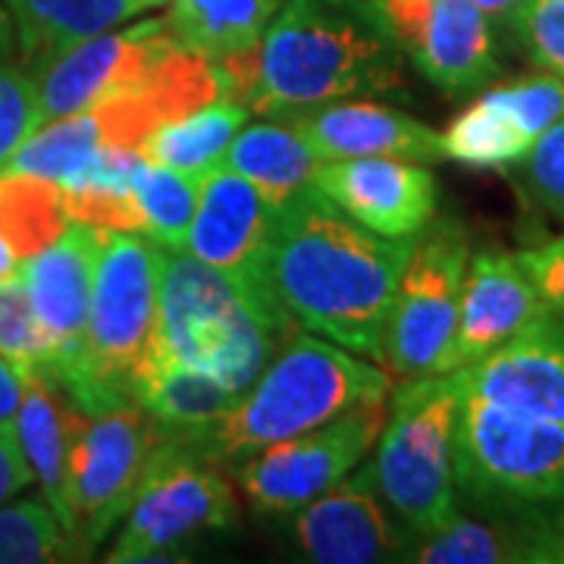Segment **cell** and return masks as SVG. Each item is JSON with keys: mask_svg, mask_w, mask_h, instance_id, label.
Segmentation results:
<instances>
[{"mask_svg": "<svg viewBox=\"0 0 564 564\" xmlns=\"http://www.w3.org/2000/svg\"><path fill=\"white\" fill-rule=\"evenodd\" d=\"M411 248L414 236L367 229L311 182L273 210L263 276L307 333L383 364L386 323Z\"/></svg>", "mask_w": 564, "mask_h": 564, "instance_id": "6da1fadb", "label": "cell"}, {"mask_svg": "<svg viewBox=\"0 0 564 564\" xmlns=\"http://www.w3.org/2000/svg\"><path fill=\"white\" fill-rule=\"evenodd\" d=\"M220 66L226 98L258 117L404 91V54L377 0H282L258 47Z\"/></svg>", "mask_w": 564, "mask_h": 564, "instance_id": "7a4b0ae2", "label": "cell"}, {"mask_svg": "<svg viewBox=\"0 0 564 564\" xmlns=\"http://www.w3.org/2000/svg\"><path fill=\"white\" fill-rule=\"evenodd\" d=\"M389 395L392 377L383 364L307 329L292 333L258 380L239 392L232 411L198 445V452L223 467H236L267 445L314 430L355 404Z\"/></svg>", "mask_w": 564, "mask_h": 564, "instance_id": "3957f363", "label": "cell"}, {"mask_svg": "<svg viewBox=\"0 0 564 564\" xmlns=\"http://www.w3.org/2000/svg\"><path fill=\"white\" fill-rule=\"evenodd\" d=\"M292 329L295 317L280 302L251 295L188 251L163 248L158 326L148 355L207 370L239 395Z\"/></svg>", "mask_w": 564, "mask_h": 564, "instance_id": "277c9868", "label": "cell"}, {"mask_svg": "<svg viewBox=\"0 0 564 564\" xmlns=\"http://www.w3.org/2000/svg\"><path fill=\"white\" fill-rule=\"evenodd\" d=\"M161 261V245L139 232L101 229L85 358L69 383H54L82 414L135 402L132 386L158 326Z\"/></svg>", "mask_w": 564, "mask_h": 564, "instance_id": "5b68a950", "label": "cell"}, {"mask_svg": "<svg viewBox=\"0 0 564 564\" xmlns=\"http://www.w3.org/2000/svg\"><path fill=\"white\" fill-rule=\"evenodd\" d=\"M462 389L455 373L411 377L389 399L383 433L373 445V477L383 499L411 533L426 540L458 514L455 423Z\"/></svg>", "mask_w": 564, "mask_h": 564, "instance_id": "8992f818", "label": "cell"}, {"mask_svg": "<svg viewBox=\"0 0 564 564\" xmlns=\"http://www.w3.org/2000/svg\"><path fill=\"white\" fill-rule=\"evenodd\" d=\"M455 489L470 511L564 505V423L462 395Z\"/></svg>", "mask_w": 564, "mask_h": 564, "instance_id": "52a82bcc", "label": "cell"}, {"mask_svg": "<svg viewBox=\"0 0 564 564\" xmlns=\"http://www.w3.org/2000/svg\"><path fill=\"white\" fill-rule=\"evenodd\" d=\"M236 502L223 464L180 440L158 436L107 562H176L185 545L236 524Z\"/></svg>", "mask_w": 564, "mask_h": 564, "instance_id": "ba28073f", "label": "cell"}, {"mask_svg": "<svg viewBox=\"0 0 564 564\" xmlns=\"http://www.w3.org/2000/svg\"><path fill=\"white\" fill-rule=\"evenodd\" d=\"M467 261V229L452 217L430 220L414 236L386 323L383 367L389 373L402 380L445 373V358L458 326Z\"/></svg>", "mask_w": 564, "mask_h": 564, "instance_id": "9c48e42d", "label": "cell"}, {"mask_svg": "<svg viewBox=\"0 0 564 564\" xmlns=\"http://www.w3.org/2000/svg\"><path fill=\"white\" fill-rule=\"evenodd\" d=\"M158 430L139 404L76 414L69 445V540L88 558L122 524Z\"/></svg>", "mask_w": 564, "mask_h": 564, "instance_id": "30bf717a", "label": "cell"}, {"mask_svg": "<svg viewBox=\"0 0 564 564\" xmlns=\"http://www.w3.org/2000/svg\"><path fill=\"white\" fill-rule=\"evenodd\" d=\"M389 399L355 404L333 421L248 455L232 467L242 496L261 514H292L361 467L383 433Z\"/></svg>", "mask_w": 564, "mask_h": 564, "instance_id": "8fae6325", "label": "cell"}, {"mask_svg": "<svg viewBox=\"0 0 564 564\" xmlns=\"http://www.w3.org/2000/svg\"><path fill=\"white\" fill-rule=\"evenodd\" d=\"M402 54L452 98L484 91L502 73L492 20L474 0H377Z\"/></svg>", "mask_w": 564, "mask_h": 564, "instance_id": "7c38bea8", "label": "cell"}, {"mask_svg": "<svg viewBox=\"0 0 564 564\" xmlns=\"http://www.w3.org/2000/svg\"><path fill=\"white\" fill-rule=\"evenodd\" d=\"M176 44L163 20L107 29L47 61L32 63L39 85V126L79 113L91 104L135 91Z\"/></svg>", "mask_w": 564, "mask_h": 564, "instance_id": "4fadbf2b", "label": "cell"}, {"mask_svg": "<svg viewBox=\"0 0 564 564\" xmlns=\"http://www.w3.org/2000/svg\"><path fill=\"white\" fill-rule=\"evenodd\" d=\"M285 518L292 545L317 564L404 562L414 545L383 499L370 462Z\"/></svg>", "mask_w": 564, "mask_h": 564, "instance_id": "5bb4252c", "label": "cell"}, {"mask_svg": "<svg viewBox=\"0 0 564 564\" xmlns=\"http://www.w3.org/2000/svg\"><path fill=\"white\" fill-rule=\"evenodd\" d=\"M564 117V82L533 73L486 88L445 126L443 158L474 170H511L524 161L533 141Z\"/></svg>", "mask_w": 564, "mask_h": 564, "instance_id": "9a60e30c", "label": "cell"}, {"mask_svg": "<svg viewBox=\"0 0 564 564\" xmlns=\"http://www.w3.org/2000/svg\"><path fill=\"white\" fill-rule=\"evenodd\" d=\"M98 236L101 229L73 220L61 239H54L39 254L20 263V276L25 280L41 333L51 348V361L44 373L57 386L69 383L85 358V333L98 267Z\"/></svg>", "mask_w": 564, "mask_h": 564, "instance_id": "2e32d148", "label": "cell"}, {"mask_svg": "<svg viewBox=\"0 0 564 564\" xmlns=\"http://www.w3.org/2000/svg\"><path fill=\"white\" fill-rule=\"evenodd\" d=\"M273 226V210L261 192L232 166L214 163L202 176L198 210L188 229L185 251L217 267L258 299L280 302L263 276V251Z\"/></svg>", "mask_w": 564, "mask_h": 564, "instance_id": "e0dca14e", "label": "cell"}, {"mask_svg": "<svg viewBox=\"0 0 564 564\" xmlns=\"http://www.w3.org/2000/svg\"><path fill=\"white\" fill-rule=\"evenodd\" d=\"M452 373L464 399L564 423V314L549 311L511 343Z\"/></svg>", "mask_w": 564, "mask_h": 564, "instance_id": "ac0fdd59", "label": "cell"}, {"mask_svg": "<svg viewBox=\"0 0 564 564\" xmlns=\"http://www.w3.org/2000/svg\"><path fill=\"white\" fill-rule=\"evenodd\" d=\"M314 185L351 220L389 239H411L436 217V176L421 161H323Z\"/></svg>", "mask_w": 564, "mask_h": 564, "instance_id": "d6986e66", "label": "cell"}, {"mask_svg": "<svg viewBox=\"0 0 564 564\" xmlns=\"http://www.w3.org/2000/svg\"><path fill=\"white\" fill-rule=\"evenodd\" d=\"M549 311L552 307L530 282L518 254H508L502 248H484L470 254L445 373L462 370L502 348Z\"/></svg>", "mask_w": 564, "mask_h": 564, "instance_id": "ffe728a7", "label": "cell"}, {"mask_svg": "<svg viewBox=\"0 0 564 564\" xmlns=\"http://www.w3.org/2000/svg\"><path fill=\"white\" fill-rule=\"evenodd\" d=\"M421 564H564V505L462 511L411 545Z\"/></svg>", "mask_w": 564, "mask_h": 564, "instance_id": "44dd1931", "label": "cell"}, {"mask_svg": "<svg viewBox=\"0 0 564 564\" xmlns=\"http://www.w3.org/2000/svg\"><path fill=\"white\" fill-rule=\"evenodd\" d=\"M321 161L345 158H402L436 163L443 158V135L426 122L389 104L364 98L329 101L280 113Z\"/></svg>", "mask_w": 564, "mask_h": 564, "instance_id": "7402d4cb", "label": "cell"}, {"mask_svg": "<svg viewBox=\"0 0 564 564\" xmlns=\"http://www.w3.org/2000/svg\"><path fill=\"white\" fill-rule=\"evenodd\" d=\"M132 399L151 417L158 436L198 448L232 411L239 395L207 370L148 355L132 386Z\"/></svg>", "mask_w": 564, "mask_h": 564, "instance_id": "603a6c76", "label": "cell"}, {"mask_svg": "<svg viewBox=\"0 0 564 564\" xmlns=\"http://www.w3.org/2000/svg\"><path fill=\"white\" fill-rule=\"evenodd\" d=\"M76 408L39 367H22V402L17 414L25 462L39 480L44 502L54 508L69 533V445L76 430ZM76 555V552H73Z\"/></svg>", "mask_w": 564, "mask_h": 564, "instance_id": "cb8c5ba5", "label": "cell"}, {"mask_svg": "<svg viewBox=\"0 0 564 564\" xmlns=\"http://www.w3.org/2000/svg\"><path fill=\"white\" fill-rule=\"evenodd\" d=\"M223 163L251 182L270 210H280L314 182L323 161L289 122L261 117L258 122H245L226 148Z\"/></svg>", "mask_w": 564, "mask_h": 564, "instance_id": "d4e9b609", "label": "cell"}, {"mask_svg": "<svg viewBox=\"0 0 564 564\" xmlns=\"http://www.w3.org/2000/svg\"><path fill=\"white\" fill-rule=\"evenodd\" d=\"M17 47L32 63L139 17L135 0H3Z\"/></svg>", "mask_w": 564, "mask_h": 564, "instance_id": "484cf974", "label": "cell"}, {"mask_svg": "<svg viewBox=\"0 0 564 564\" xmlns=\"http://www.w3.org/2000/svg\"><path fill=\"white\" fill-rule=\"evenodd\" d=\"M163 25L182 47L223 63L258 47L282 0H166Z\"/></svg>", "mask_w": 564, "mask_h": 564, "instance_id": "4316f807", "label": "cell"}, {"mask_svg": "<svg viewBox=\"0 0 564 564\" xmlns=\"http://www.w3.org/2000/svg\"><path fill=\"white\" fill-rule=\"evenodd\" d=\"M251 110L232 98L204 104L180 120L163 122L148 139L141 141V154L148 161L163 163L188 176H204L214 163L226 158V148L239 135Z\"/></svg>", "mask_w": 564, "mask_h": 564, "instance_id": "83f0119b", "label": "cell"}, {"mask_svg": "<svg viewBox=\"0 0 564 564\" xmlns=\"http://www.w3.org/2000/svg\"><path fill=\"white\" fill-rule=\"evenodd\" d=\"M69 223L73 217L57 182L25 173H0V236L17 261H29L41 248L61 239Z\"/></svg>", "mask_w": 564, "mask_h": 564, "instance_id": "f1b7e54d", "label": "cell"}, {"mask_svg": "<svg viewBox=\"0 0 564 564\" xmlns=\"http://www.w3.org/2000/svg\"><path fill=\"white\" fill-rule=\"evenodd\" d=\"M202 176H188L144 154L132 170V202L139 214V236L170 251H185L188 229L198 210Z\"/></svg>", "mask_w": 564, "mask_h": 564, "instance_id": "f546056e", "label": "cell"}, {"mask_svg": "<svg viewBox=\"0 0 564 564\" xmlns=\"http://www.w3.org/2000/svg\"><path fill=\"white\" fill-rule=\"evenodd\" d=\"M76 558L73 540L41 499L0 505V564H51Z\"/></svg>", "mask_w": 564, "mask_h": 564, "instance_id": "4dcf8cb0", "label": "cell"}, {"mask_svg": "<svg viewBox=\"0 0 564 564\" xmlns=\"http://www.w3.org/2000/svg\"><path fill=\"white\" fill-rule=\"evenodd\" d=\"M0 355L39 370H44L51 361V348L41 333V323L20 273L0 280Z\"/></svg>", "mask_w": 564, "mask_h": 564, "instance_id": "1f68e13d", "label": "cell"}, {"mask_svg": "<svg viewBox=\"0 0 564 564\" xmlns=\"http://www.w3.org/2000/svg\"><path fill=\"white\" fill-rule=\"evenodd\" d=\"M508 29L530 61L564 82V0H524Z\"/></svg>", "mask_w": 564, "mask_h": 564, "instance_id": "d6a6232c", "label": "cell"}, {"mask_svg": "<svg viewBox=\"0 0 564 564\" xmlns=\"http://www.w3.org/2000/svg\"><path fill=\"white\" fill-rule=\"evenodd\" d=\"M39 129V85L32 69L0 63V173Z\"/></svg>", "mask_w": 564, "mask_h": 564, "instance_id": "836d02e7", "label": "cell"}, {"mask_svg": "<svg viewBox=\"0 0 564 564\" xmlns=\"http://www.w3.org/2000/svg\"><path fill=\"white\" fill-rule=\"evenodd\" d=\"M518 166L530 202H536L552 217L564 220V117L533 141L530 154Z\"/></svg>", "mask_w": 564, "mask_h": 564, "instance_id": "e575fe53", "label": "cell"}, {"mask_svg": "<svg viewBox=\"0 0 564 564\" xmlns=\"http://www.w3.org/2000/svg\"><path fill=\"white\" fill-rule=\"evenodd\" d=\"M518 261L527 270L530 282L536 285V292L543 295V302L552 311L564 314V232L518 251Z\"/></svg>", "mask_w": 564, "mask_h": 564, "instance_id": "d590c367", "label": "cell"}, {"mask_svg": "<svg viewBox=\"0 0 564 564\" xmlns=\"http://www.w3.org/2000/svg\"><path fill=\"white\" fill-rule=\"evenodd\" d=\"M29 484H32V467L25 462L17 426L0 423V505L10 502Z\"/></svg>", "mask_w": 564, "mask_h": 564, "instance_id": "8d00e7d4", "label": "cell"}, {"mask_svg": "<svg viewBox=\"0 0 564 564\" xmlns=\"http://www.w3.org/2000/svg\"><path fill=\"white\" fill-rule=\"evenodd\" d=\"M22 367L25 364L10 361L7 355H0V423L17 426L22 402Z\"/></svg>", "mask_w": 564, "mask_h": 564, "instance_id": "74e56055", "label": "cell"}, {"mask_svg": "<svg viewBox=\"0 0 564 564\" xmlns=\"http://www.w3.org/2000/svg\"><path fill=\"white\" fill-rule=\"evenodd\" d=\"M474 3H477L492 22H505V25H508V22L514 20L518 7H521L524 0H474Z\"/></svg>", "mask_w": 564, "mask_h": 564, "instance_id": "f35d334b", "label": "cell"}, {"mask_svg": "<svg viewBox=\"0 0 564 564\" xmlns=\"http://www.w3.org/2000/svg\"><path fill=\"white\" fill-rule=\"evenodd\" d=\"M13 47H17L13 20H10V13H7V7H3V0H0V57H7Z\"/></svg>", "mask_w": 564, "mask_h": 564, "instance_id": "ab89813d", "label": "cell"}, {"mask_svg": "<svg viewBox=\"0 0 564 564\" xmlns=\"http://www.w3.org/2000/svg\"><path fill=\"white\" fill-rule=\"evenodd\" d=\"M17 273H20V261H17V254L10 251V245L3 242V236H0V280H10Z\"/></svg>", "mask_w": 564, "mask_h": 564, "instance_id": "60d3db41", "label": "cell"}, {"mask_svg": "<svg viewBox=\"0 0 564 564\" xmlns=\"http://www.w3.org/2000/svg\"><path fill=\"white\" fill-rule=\"evenodd\" d=\"M163 0H135V7H139V13H144V10H154V7H161Z\"/></svg>", "mask_w": 564, "mask_h": 564, "instance_id": "b9f144b4", "label": "cell"}]
</instances>
